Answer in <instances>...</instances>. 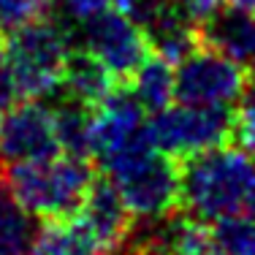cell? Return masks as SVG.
Masks as SVG:
<instances>
[{
	"instance_id": "8fae6325",
	"label": "cell",
	"mask_w": 255,
	"mask_h": 255,
	"mask_svg": "<svg viewBox=\"0 0 255 255\" xmlns=\"http://www.w3.org/2000/svg\"><path fill=\"white\" fill-rule=\"evenodd\" d=\"M82 217L84 223L90 226L95 236L109 247L112 253H117L123 247V242L128 239V234L133 231V217L130 206L125 204L120 187L114 185L112 177L106 174H98L90 187L87 198H84V206H82Z\"/></svg>"
},
{
	"instance_id": "5bb4252c",
	"label": "cell",
	"mask_w": 255,
	"mask_h": 255,
	"mask_svg": "<svg viewBox=\"0 0 255 255\" xmlns=\"http://www.w3.org/2000/svg\"><path fill=\"white\" fill-rule=\"evenodd\" d=\"M41 217H35L0 177V255H27L41 234Z\"/></svg>"
},
{
	"instance_id": "ba28073f",
	"label": "cell",
	"mask_w": 255,
	"mask_h": 255,
	"mask_svg": "<svg viewBox=\"0 0 255 255\" xmlns=\"http://www.w3.org/2000/svg\"><path fill=\"white\" fill-rule=\"evenodd\" d=\"M253 71L209 46H196L174 65V90L179 103L236 106Z\"/></svg>"
},
{
	"instance_id": "30bf717a",
	"label": "cell",
	"mask_w": 255,
	"mask_h": 255,
	"mask_svg": "<svg viewBox=\"0 0 255 255\" xmlns=\"http://www.w3.org/2000/svg\"><path fill=\"white\" fill-rule=\"evenodd\" d=\"M198 41L255 74V11L223 3L198 25Z\"/></svg>"
},
{
	"instance_id": "9c48e42d",
	"label": "cell",
	"mask_w": 255,
	"mask_h": 255,
	"mask_svg": "<svg viewBox=\"0 0 255 255\" xmlns=\"http://www.w3.org/2000/svg\"><path fill=\"white\" fill-rule=\"evenodd\" d=\"M63 155L52 106L30 98L0 114V163L19 166Z\"/></svg>"
},
{
	"instance_id": "52a82bcc",
	"label": "cell",
	"mask_w": 255,
	"mask_h": 255,
	"mask_svg": "<svg viewBox=\"0 0 255 255\" xmlns=\"http://www.w3.org/2000/svg\"><path fill=\"white\" fill-rule=\"evenodd\" d=\"M155 147L152 128L147 112L136 101L128 84H120L106 101L95 109V144L93 157L101 163L103 171L144 155Z\"/></svg>"
},
{
	"instance_id": "2e32d148",
	"label": "cell",
	"mask_w": 255,
	"mask_h": 255,
	"mask_svg": "<svg viewBox=\"0 0 255 255\" xmlns=\"http://www.w3.org/2000/svg\"><path fill=\"white\" fill-rule=\"evenodd\" d=\"M130 93L136 95V101L144 106V112L155 114L160 109L171 106V101H177V90H174V63H168L160 54H149L144 60V65L133 74L128 82Z\"/></svg>"
},
{
	"instance_id": "9a60e30c",
	"label": "cell",
	"mask_w": 255,
	"mask_h": 255,
	"mask_svg": "<svg viewBox=\"0 0 255 255\" xmlns=\"http://www.w3.org/2000/svg\"><path fill=\"white\" fill-rule=\"evenodd\" d=\"M27 255H114L82 217L65 223H46Z\"/></svg>"
},
{
	"instance_id": "6da1fadb",
	"label": "cell",
	"mask_w": 255,
	"mask_h": 255,
	"mask_svg": "<svg viewBox=\"0 0 255 255\" xmlns=\"http://www.w3.org/2000/svg\"><path fill=\"white\" fill-rule=\"evenodd\" d=\"M179 209L209 223L245 212L255 193V155L245 144H223L179 160Z\"/></svg>"
},
{
	"instance_id": "e0dca14e",
	"label": "cell",
	"mask_w": 255,
	"mask_h": 255,
	"mask_svg": "<svg viewBox=\"0 0 255 255\" xmlns=\"http://www.w3.org/2000/svg\"><path fill=\"white\" fill-rule=\"evenodd\" d=\"M209 239L220 255H255V217L250 212H236L209 223Z\"/></svg>"
},
{
	"instance_id": "277c9868",
	"label": "cell",
	"mask_w": 255,
	"mask_h": 255,
	"mask_svg": "<svg viewBox=\"0 0 255 255\" xmlns=\"http://www.w3.org/2000/svg\"><path fill=\"white\" fill-rule=\"evenodd\" d=\"M71 46V35L49 19H38L33 25L5 33L3 52L25 98H46L57 93Z\"/></svg>"
},
{
	"instance_id": "ac0fdd59",
	"label": "cell",
	"mask_w": 255,
	"mask_h": 255,
	"mask_svg": "<svg viewBox=\"0 0 255 255\" xmlns=\"http://www.w3.org/2000/svg\"><path fill=\"white\" fill-rule=\"evenodd\" d=\"M52 0H0V33H11L38 19H46Z\"/></svg>"
},
{
	"instance_id": "4fadbf2b",
	"label": "cell",
	"mask_w": 255,
	"mask_h": 255,
	"mask_svg": "<svg viewBox=\"0 0 255 255\" xmlns=\"http://www.w3.org/2000/svg\"><path fill=\"white\" fill-rule=\"evenodd\" d=\"M54 130L60 138V149L74 157H93L95 144V106L74 98L65 93L60 101L52 103Z\"/></svg>"
},
{
	"instance_id": "44dd1931",
	"label": "cell",
	"mask_w": 255,
	"mask_h": 255,
	"mask_svg": "<svg viewBox=\"0 0 255 255\" xmlns=\"http://www.w3.org/2000/svg\"><path fill=\"white\" fill-rule=\"evenodd\" d=\"M25 95H22V87L16 82V74L11 68L5 52H0V114H5L8 109H14Z\"/></svg>"
},
{
	"instance_id": "603a6c76",
	"label": "cell",
	"mask_w": 255,
	"mask_h": 255,
	"mask_svg": "<svg viewBox=\"0 0 255 255\" xmlns=\"http://www.w3.org/2000/svg\"><path fill=\"white\" fill-rule=\"evenodd\" d=\"M247 212L255 217V193H253V198H250V204H247Z\"/></svg>"
},
{
	"instance_id": "7402d4cb",
	"label": "cell",
	"mask_w": 255,
	"mask_h": 255,
	"mask_svg": "<svg viewBox=\"0 0 255 255\" xmlns=\"http://www.w3.org/2000/svg\"><path fill=\"white\" fill-rule=\"evenodd\" d=\"M228 3H234V5H242V8H250V11H255V0H228Z\"/></svg>"
},
{
	"instance_id": "8992f818",
	"label": "cell",
	"mask_w": 255,
	"mask_h": 255,
	"mask_svg": "<svg viewBox=\"0 0 255 255\" xmlns=\"http://www.w3.org/2000/svg\"><path fill=\"white\" fill-rule=\"evenodd\" d=\"M106 177L114 179L136 220H157L179 209V160L160 149L109 168Z\"/></svg>"
},
{
	"instance_id": "5b68a950",
	"label": "cell",
	"mask_w": 255,
	"mask_h": 255,
	"mask_svg": "<svg viewBox=\"0 0 255 255\" xmlns=\"http://www.w3.org/2000/svg\"><path fill=\"white\" fill-rule=\"evenodd\" d=\"M71 44L93 52L120 84L130 82L144 60L152 54L144 27L120 5H109L76 22V38H71Z\"/></svg>"
},
{
	"instance_id": "cb8c5ba5",
	"label": "cell",
	"mask_w": 255,
	"mask_h": 255,
	"mask_svg": "<svg viewBox=\"0 0 255 255\" xmlns=\"http://www.w3.org/2000/svg\"><path fill=\"white\" fill-rule=\"evenodd\" d=\"M247 149H250V152L255 155V138H253V141H250V144H247Z\"/></svg>"
},
{
	"instance_id": "7a4b0ae2",
	"label": "cell",
	"mask_w": 255,
	"mask_h": 255,
	"mask_svg": "<svg viewBox=\"0 0 255 255\" xmlns=\"http://www.w3.org/2000/svg\"><path fill=\"white\" fill-rule=\"evenodd\" d=\"M3 177L35 217L46 223H65L82 215L84 198L98 174L87 157L63 152L46 160L5 166Z\"/></svg>"
},
{
	"instance_id": "7c38bea8",
	"label": "cell",
	"mask_w": 255,
	"mask_h": 255,
	"mask_svg": "<svg viewBox=\"0 0 255 255\" xmlns=\"http://www.w3.org/2000/svg\"><path fill=\"white\" fill-rule=\"evenodd\" d=\"M117 87H120V82L114 79V74L93 52L82 49V46H71L60 90H65L68 95H74V98L98 109Z\"/></svg>"
},
{
	"instance_id": "3957f363",
	"label": "cell",
	"mask_w": 255,
	"mask_h": 255,
	"mask_svg": "<svg viewBox=\"0 0 255 255\" xmlns=\"http://www.w3.org/2000/svg\"><path fill=\"white\" fill-rule=\"evenodd\" d=\"M155 147L174 160H185L223 144H239L236 106L171 103L149 120Z\"/></svg>"
},
{
	"instance_id": "ffe728a7",
	"label": "cell",
	"mask_w": 255,
	"mask_h": 255,
	"mask_svg": "<svg viewBox=\"0 0 255 255\" xmlns=\"http://www.w3.org/2000/svg\"><path fill=\"white\" fill-rule=\"evenodd\" d=\"M236 117H239V144H250L255 138V74L250 76L245 93L236 103Z\"/></svg>"
},
{
	"instance_id": "d6986e66",
	"label": "cell",
	"mask_w": 255,
	"mask_h": 255,
	"mask_svg": "<svg viewBox=\"0 0 255 255\" xmlns=\"http://www.w3.org/2000/svg\"><path fill=\"white\" fill-rule=\"evenodd\" d=\"M177 255H220V253L215 250V245H212V239H209V231H206L204 223H198L190 217L185 231H182Z\"/></svg>"
}]
</instances>
